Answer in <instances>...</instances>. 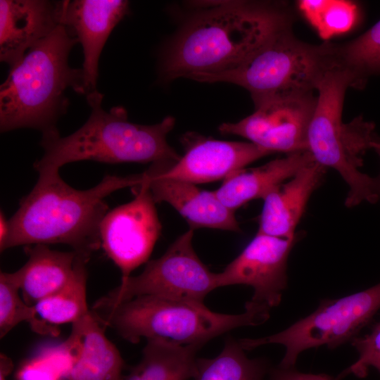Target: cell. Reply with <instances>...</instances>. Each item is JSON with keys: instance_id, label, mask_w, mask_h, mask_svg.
<instances>
[{"instance_id": "cell-11", "label": "cell", "mask_w": 380, "mask_h": 380, "mask_svg": "<svg viewBox=\"0 0 380 380\" xmlns=\"http://www.w3.org/2000/svg\"><path fill=\"white\" fill-rule=\"evenodd\" d=\"M132 189L134 198L108 210L100 226L101 247L120 269L121 279L148 260L162 230L147 177Z\"/></svg>"}, {"instance_id": "cell-13", "label": "cell", "mask_w": 380, "mask_h": 380, "mask_svg": "<svg viewBox=\"0 0 380 380\" xmlns=\"http://www.w3.org/2000/svg\"><path fill=\"white\" fill-rule=\"evenodd\" d=\"M186 152L175 163H156L148 168L164 177L194 184L227 177L272 153L251 142L227 141L195 134L184 138Z\"/></svg>"}, {"instance_id": "cell-22", "label": "cell", "mask_w": 380, "mask_h": 380, "mask_svg": "<svg viewBox=\"0 0 380 380\" xmlns=\"http://www.w3.org/2000/svg\"><path fill=\"white\" fill-rule=\"evenodd\" d=\"M87 264L82 261L65 286L34 305L41 319L54 326L72 324L91 312L87 302Z\"/></svg>"}, {"instance_id": "cell-27", "label": "cell", "mask_w": 380, "mask_h": 380, "mask_svg": "<svg viewBox=\"0 0 380 380\" xmlns=\"http://www.w3.org/2000/svg\"><path fill=\"white\" fill-rule=\"evenodd\" d=\"M80 337L71 331L61 345L41 350L25 361L16 372V380H63L67 379L77 355Z\"/></svg>"}, {"instance_id": "cell-26", "label": "cell", "mask_w": 380, "mask_h": 380, "mask_svg": "<svg viewBox=\"0 0 380 380\" xmlns=\"http://www.w3.org/2000/svg\"><path fill=\"white\" fill-rule=\"evenodd\" d=\"M298 9L321 37L329 39L353 29L361 17L360 6L346 0H301Z\"/></svg>"}, {"instance_id": "cell-30", "label": "cell", "mask_w": 380, "mask_h": 380, "mask_svg": "<svg viewBox=\"0 0 380 380\" xmlns=\"http://www.w3.org/2000/svg\"><path fill=\"white\" fill-rule=\"evenodd\" d=\"M13 369L12 360L4 353L0 355V380H6V377Z\"/></svg>"}, {"instance_id": "cell-9", "label": "cell", "mask_w": 380, "mask_h": 380, "mask_svg": "<svg viewBox=\"0 0 380 380\" xmlns=\"http://www.w3.org/2000/svg\"><path fill=\"white\" fill-rule=\"evenodd\" d=\"M194 231L190 228L161 257L148 261L141 274L121 279L94 304L112 306L143 296L203 303L218 288L217 273L211 272L194 251Z\"/></svg>"}, {"instance_id": "cell-1", "label": "cell", "mask_w": 380, "mask_h": 380, "mask_svg": "<svg viewBox=\"0 0 380 380\" xmlns=\"http://www.w3.org/2000/svg\"><path fill=\"white\" fill-rule=\"evenodd\" d=\"M286 4L221 1L204 6L165 50L161 77L167 82L216 74L242 63L278 31L293 25Z\"/></svg>"}, {"instance_id": "cell-23", "label": "cell", "mask_w": 380, "mask_h": 380, "mask_svg": "<svg viewBox=\"0 0 380 380\" xmlns=\"http://www.w3.org/2000/svg\"><path fill=\"white\" fill-rule=\"evenodd\" d=\"M338 67L348 72L351 87L362 89L369 78L380 75V20L359 37L336 44Z\"/></svg>"}, {"instance_id": "cell-20", "label": "cell", "mask_w": 380, "mask_h": 380, "mask_svg": "<svg viewBox=\"0 0 380 380\" xmlns=\"http://www.w3.org/2000/svg\"><path fill=\"white\" fill-rule=\"evenodd\" d=\"M80 336L77 355L68 380H123L124 360L91 312L72 324Z\"/></svg>"}, {"instance_id": "cell-31", "label": "cell", "mask_w": 380, "mask_h": 380, "mask_svg": "<svg viewBox=\"0 0 380 380\" xmlns=\"http://www.w3.org/2000/svg\"><path fill=\"white\" fill-rule=\"evenodd\" d=\"M9 231V222L4 213L0 215V246L5 242Z\"/></svg>"}, {"instance_id": "cell-5", "label": "cell", "mask_w": 380, "mask_h": 380, "mask_svg": "<svg viewBox=\"0 0 380 380\" xmlns=\"http://www.w3.org/2000/svg\"><path fill=\"white\" fill-rule=\"evenodd\" d=\"M239 315L211 311L203 303L143 296L112 306L94 304L91 312L104 327L114 329L132 343L141 338L202 346L233 329L255 326L268 319L270 308L245 305Z\"/></svg>"}, {"instance_id": "cell-16", "label": "cell", "mask_w": 380, "mask_h": 380, "mask_svg": "<svg viewBox=\"0 0 380 380\" xmlns=\"http://www.w3.org/2000/svg\"><path fill=\"white\" fill-rule=\"evenodd\" d=\"M144 172L155 202L172 205L191 229L241 231L234 211L226 207L214 191L203 190L186 181L162 177L148 169Z\"/></svg>"}, {"instance_id": "cell-2", "label": "cell", "mask_w": 380, "mask_h": 380, "mask_svg": "<svg viewBox=\"0 0 380 380\" xmlns=\"http://www.w3.org/2000/svg\"><path fill=\"white\" fill-rule=\"evenodd\" d=\"M146 180L144 172L125 177L108 175L94 187L81 190L68 185L59 172L39 174L35 185L8 220V234L0 251L63 243L89 262L101 246L100 226L108 211L106 197Z\"/></svg>"}, {"instance_id": "cell-10", "label": "cell", "mask_w": 380, "mask_h": 380, "mask_svg": "<svg viewBox=\"0 0 380 380\" xmlns=\"http://www.w3.org/2000/svg\"><path fill=\"white\" fill-rule=\"evenodd\" d=\"M315 92L279 95L255 106L236 122L219 126L223 134L244 137L271 153L308 151V132L317 103Z\"/></svg>"}, {"instance_id": "cell-14", "label": "cell", "mask_w": 380, "mask_h": 380, "mask_svg": "<svg viewBox=\"0 0 380 380\" xmlns=\"http://www.w3.org/2000/svg\"><path fill=\"white\" fill-rule=\"evenodd\" d=\"M124 0L61 1V25L67 27L82 46L84 94L96 91L102 49L116 25L127 13Z\"/></svg>"}, {"instance_id": "cell-18", "label": "cell", "mask_w": 380, "mask_h": 380, "mask_svg": "<svg viewBox=\"0 0 380 380\" xmlns=\"http://www.w3.org/2000/svg\"><path fill=\"white\" fill-rule=\"evenodd\" d=\"M313 160L308 151L287 154L262 166L236 171L214 192L226 207L235 211L251 200L263 199L272 189Z\"/></svg>"}, {"instance_id": "cell-4", "label": "cell", "mask_w": 380, "mask_h": 380, "mask_svg": "<svg viewBox=\"0 0 380 380\" xmlns=\"http://www.w3.org/2000/svg\"><path fill=\"white\" fill-rule=\"evenodd\" d=\"M86 96L91 113L81 127L64 137L59 132L42 136L44 154L34 164L39 174L59 172L64 165L82 160L153 164L180 159L167 141L175 124L172 116L155 125H139L129 121L122 106L104 110L103 95L97 90Z\"/></svg>"}, {"instance_id": "cell-7", "label": "cell", "mask_w": 380, "mask_h": 380, "mask_svg": "<svg viewBox=\"0 0 380 380\" xmlns=\"http://www.w3.org/2000/svg\"><path fill=\"white\" fill-rule=\"evenodd\" d=\"M336 67L335 43L304 42L290 26L273 34L235 68L194 80L240 86L250 93L256 106L276 96L316 92L327 72Z\"/></svg>"}, {"instance_id": "cell-28", "label": "cell", "mask_w": 380, "mask_h": 380, "mask_svg": "<svg viewBox=\"0 0 380 380\" xmlns=\"http://www.w3.org/2000/svg\"><path fill=\"white\" fill-rule=\"evenodd\" d=\"M351 343L357 350L359 357L352 365L343 371L336 380H341L349 374L364 378L367 376L370 367L378 368L380 365V322L374 327L369 334L353 338Z\"/></svg>"}, {"instance_id": "cell-19", "label": "cell", "mask_w": 380, "mask_h": 380, "mask_svg": "<svg viewBox=\"0 0 380 380\" xmlns=\"http://www.w3.org/2000/svg\"><path fill=\"white\" fill-rule=\"evenodd\" d=\"M25 264L15 272L24 301L34 305L65 286L82 261L75 252L58 251L47 245L27 246Z\"/></svg>"}, {"instance_id": "cell-17", "label": "cell", "mask_w": 380, "mask_h": 380, "mask_svg": "<svg viewBox=\"0 0 380 380\" xmlns=\"http://www.w3.org/2000/svg\"><path fill=\"white\" fill-rule=\"evenodd\" d=\"M327 170L313 160L272 189L263 198L258 232L280 238H293L307 203L322 183Z\"/></svg>"}, {"instance_id": "cell-3", "label": "cell", "mask_w": 380, "mask_h": 380, "mask_svg": "<svg viewBox=\"0 0 380 380\" xmlns=\"http://www.w3.org/2000/svg\"><path fill=\"white\" fill-rule=\"evenodd\" d=\"M77 43L70 30L60 24L9 69L0 87L1 132L19 128L35 129L42 136L59 132L56 123L69 104L66 89L84 94L82 68L68 63Z\"/></svg>"}, {"instance_id": "cell-29", "label": "cell", "mask_w": 380, "mask_h": 380, "mask_svg": "<svg viewBox=\"0 0 380 380\" xmlns=\"http://www.w3.org/2000/svg\"><path fill=\"white\" fill-rule=\"evenodd\" d=\"M270 380H336V379L324 374H305L297 372L293 368L278 367L271 372Z\"/></svg>"}, {"instance_id": "cell-24", "label": "cell", "mask_w": 380, "mask_h": 380, "mask_svg": "<svg viewBox=\"0 0 380 380\" xmlns=\"http://www.w3.org/2000/svg\"><path fill=\"white\" fill-rule=\"evenodd\" d=\"M239 343L227 341L222 352L211 359H198L194 380H262L263 360L248 358Z\"/></svg>"}, {"instance_id": "cell-25", "label": "cell", "mask_w": 380, "mask_h": 380, "mask_svg": "<svg viewBox=\"0 0 380 380\" xmlns=\"http://www.w3.org/2000/svg\"><path fill=\"white\" fill-rule=\"evenodd\" d=\"M20 285L14 272L0 273V338H4L19 323L27 322L32 330L43 335L56 336L58 329L41 319L34 305L20 297Z\"/></svg>"}, {"instance_id": "cell-32", "label": "cell", "mask_w": 380, "mask_h": 380, "mask_svg": "<svg viewBox=\"0 0 380 380\" xmlns=\"http://www.w3.org/2000/svg\"><path fill=\"white\" fill-rule=\"evenodd\" d=\"M372 149L378 155L380 160V137H379L372 144ZM376 186V191L380 199V173L376 177H374Z\"/></svg>"}, {"instance_id": "cell-21", "label": "cell", "mask_w": 380, "mask_h": 380, "mask_svg": "<svg viewBox=\"0 0 380 380\" xmlns=\"http://www.w3.org/2000/svg\"><path fill=\"white\" fill-rule=\"evenodd\" d=\"M201 346H180L151 338L143 350L141 361L123 380H188L196 373V351Z\"/></svg>"}, {"instance_id": "cell-15", "label": "cell", "mask_w": 380, "mask_h": 380, "mask_svg": "<svg viewBox=\"0 0 380 380\" xmlns=\"http://www.w3.org/2000/svg\"><path fill=\"white\" fill-rule=\"evenodd\" d=\"M61 1L1 0L0 59L13 68L60 25Z\"/></svg>"}, {"instance_id": "cell-8", "label": "cell", "mask_w": 380, "mask_h": 380, "mask_svg": "<svg viewBox=\"0 0 380 380\" xmlns=\"http://www.w3.org/2000/svg\"><path fill=\"white\" fill-rule=\"evenodd\" d=\"M380 309V283L362 291L324 300L317 310L286 329L270 336L243 338L244 350L265 344H281L286 352L279 367L293 368L303 351L327 346L335 348L352 340Z\"/></svg>"}, {"instance_id": "cell-12", "label": "cell", "mask_w": 380, "mask_h": 380, "mask_svg": "<svg viewBox=\"0 0 380 380\" xmlns=\"http://www.w3.org/2000/svg\"><path fill=\"white\" fill-rule=\"evenodd\" d=\"M298 240L257 232L242 252L217 273L218 287L245 284L253 288V305L277 306L287 286V261Z\"/></svg>"}, {"instance_id": "cell-6", "label": "cell", "mask_w": 380, "mask_h": 380, "mask_svg": "<svg viewBox=\"0 0 380 380\" xmlns=\"http://www.w3.org/2000/svg\"><path fill=\"white\" fill-rule=\"evenodd\" d=\"M351 87L348 72L336 67L327 72L317 87V103L308 132V151L327 169L336 170L349 191L345 204L354 207L374 203L379 198L375 179L360 170L362 156L379 138L373 122L362 116L349 123L342 119L344 98Z\"/></svg>"}]
</instances>
